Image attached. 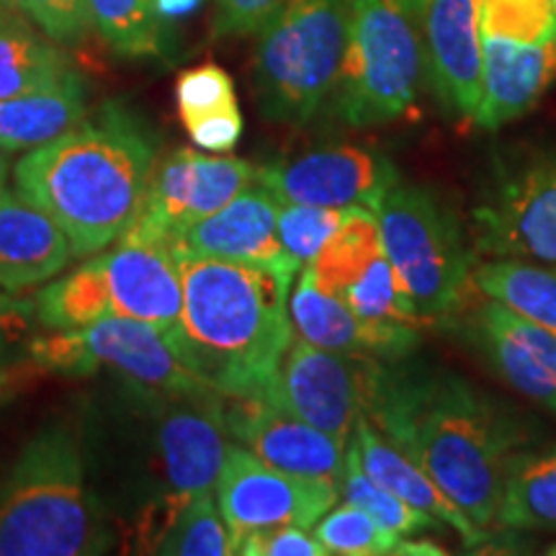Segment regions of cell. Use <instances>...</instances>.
<instances>
[{
	"mask_svg": "<svg viewBox=\"0 0 556 556\" xmlns=\"http://www.w3.org/2000/svg\"><path fill=\"white\" fill-rule=\"evenodd\" d=\"M16 9L58 45H75L93 29L88 0H16Z\"/></svg>",
	"mask_w": 556,
	"mask_h": 556,
	"instance_id": "cell-38",
	"label": "cell"
},
{
	"mask_svg": "<svg viewBox=\"0 0 556 556\" xmlns=\"http://www.w3.org/2000/svg\"><path fill=\"white\" fill-rule=\"evenodd\" d=\"M340 495L345 497V503L366 510L381 528L400 533V536H413V533L430 531V528H438V523H441L438 518L417 510L413 505L402 503L397 495H392L384 486L374 482V479L364 471V467H361L358 451L353 446V441H348L345 469L343 479H340Z\"/></svg>",
	"mask_w": 556,
	"mask_h": 556,
	"instance_id": "cell-30",
	"label": "cell"
},
{
	"mask_svg": "<svg viewBox=\"0 0 556 556\" xmlns=\"http://www.w3.org/2000/svg\"><path fill=\"white\" fill-rule=\"evenodd\" d=\"M283 0H222L214 34L217 37H248L258 34Z\"/></svg>",
	"mask_w": 556,
	"mask_h": 556,
	"instance_id": "cell-41",
	"label": "cell"
},
{
	"mask_svg": "<svg viewBox=\"0 0 556 556\" xmlns=\"http://www.w3.org/2000/svg\"><path fill=\"white\" fill-rule=\"evenodd\" d=\"M111 544L78 438L65 422L41 428L0 479V556H96Z\"/></svg>",
	"mask_w": 556,
	"mask_h": 556,
	"instance_id": "cell-4",
	"label": "cell"
},
{
	"mask_svg": "<svg viewBox=\"0 0 556 556\" xmlns=\"http://www.w3.org/2000/svg\"><path fill=\"white\" fill-rule=\"evenodd\" d=\"M80 336L90 374L99 366L114 368L144 397L193 392V389L206 387L176 356L168 338L148 323L109 315L88 328H80Z\"/></svg>",
	"mask_w": 556,
	"mask_h": 556,
	"instance_id": "cell-18",
	"label": "cell"
},
{
	"mask_svg": "<svg viewBox=\"0 0 556 556\" xmlns=\"http://www.w3.org/2000/svg\"><path fill=\"white\" fill-rule=\"evenodd\" d=\"M548 554H552V556H556V546H554V548H548Z\"/></svg>",
	"mask_w": 556,
	"mask_h": 556,
	"instance_id": "cell-47",
	"label": "cell"
},
{
	"mask_svg": "<svg viewBox=\"0 0 556 556\" xmlns=\"http://www.w3.org/2000/svg\"><path fill=\"white\" fill-rule=\"evenodd\" d=\"M37 377H41V368L26 356L0 366V405L24 392Z\"/></svg>",
	"mask_w": 556,
	"mask_h": 556,
	"instance_id": "cell-43",
	"label": "cell"
},
{
	"mask_svg": "<svg viewBox=\"0 0 556 556\" xmlns=\"http://www.w3.org/2000/svg\"><path fill=\"white\" fill-rule=\"evenodd\" d=\"M227 430L240 446L287 475L340 486L345 443L299 420L268 397H225Z\"/></svg>",
	"mask_w": 556,
	"mask_h": 556,
	"instance_id": "cell-16",
	"label": "cell"
},
{
	"mask_svg": "<svg viewBox=\"0 0 556 556\" xmlns=\"http://www.w3.org/2000/svg\"><path fill=\"white\" fill-rule=\"evenodd\" d=\"M482 101L475 127L497 131L520 119L556 83V39L523 45L482 34Z\"/></svg>",
	"mask_w": 556,
	"mask_h": 556,
	"instance_id": "cell-20",
	"label": "cell"
},
{
	"mask_svg": "<svg viewBox=\"0 0 556 556\" xmlns=\"http://www.w3.org/2000/svg\"><path fill=\"white\" fill-rule=\"evenodd\" d=\"M338 299L351 307L361 319L368 323H405V325H422L426 319L420 317L415 302L402 289L397 274L384 253L361 274L356 281L348 287Z\"/></svg>",
	"mask_w": 556,
	"mask_h": 556,
	"instance_id": "cell-32",
	"label": "cell"
},
{
	"mask_svg": "<svg viewBox=\"0 0 556 556\" xmlns=\"http://www.w3.org/2000/svg\"><path fill=\"white\" fill-rule=\"evenodd\" d=\"M155 554L170 556H227L235 539L222 518L214 492H201L178 510L168 531L157 541Z\"/></svg>",
	"mask_w": 556,
	"mask_h": 556,
	"instance_id": "cell-31",
	"label": "cell"
},
{
	"mask_svg": "<svg viewBox=\"0 0 556 556\" xmlns=\"http://www.w3.org/2000/svg\"><path fill=\"white\" fill-rule=\"evenodd\" d=\"M0 9H16V0H0Z\"/></svg>",
	"mask_w": 556,
	"mask_h": 556,
	"instance_id": "cell-45",
	"label": "cell"
},
{
	"mask_svg": "<svg viewBox=\"0 0 556 556\" xmlns=\"http://www.w3.org/2000/svg\"><path fill=\"white\" fill-rule=\"evenodd\" d=\"M420 37L426 83L448 116L475 124L482 101V0H402Z\"/></svg>",
	"mask_w": 556,
	"mask_h": 556,
	"instance_id": "cell-11",
	"label": "cell"
},
{
	"mask_svg": "<svg viewBox=\"0 0 556 556\" xmlns=\"http://www.w3.org/2000/svg\"><path fill=\"white\" fill-rule=\"evenodd\" d=\"M186 131H189L193 144L204 152H229L242 137V114L240 106H227L212 114L199 116V119L186 122Z\"/></svg>",
	"mask_w": 556,
	"mask_h": 556,
	"instance_id": "cell-40",
	"label": "cell"
},
{
	"mask_svg": "<svg viewBox=\"0 0 556 556\" xmlns=\"http://www.w3.org/2000/svg\"><path fill=\"white\" fill-rule=\"evenodd\" d=\"M176 106L184 124L212 114V111L238 106L235 83L227 70L214 62L184 70L176 80Z\"/></svg>",
	"mask_w": 556,
	"mask_h": 556,
	"instance_id": "cell-37",
	"label": "cell"
},
{
	"mask_svg": "<svg viewBox=\"0 0 556 556\" xmlns=\"http://www.w3.org/2000/svg\"><path fill=\"white\" fill-rule=\"evenodd\" d=\"M482 34L523 45L556 39L552 0H482Z\"/></svg>",
	"mask_w": 556,
	"mask_h": 556,
	"instance_id": "cell-35",
	"label": "cell"
},
{
	"mask_svg": "<svg viewBox=\"0 0 556 556\" xmlns=\"http://www.w3.org/2000/svg\"><path fill=\"white\" fill-rule=\"evenodd\" d=\"M384 364L374 356L325 351L299 338L291 340L266 397L299 420L348 443L371 405Z\"/></svg>",
	"mask_w": 556,
	"mask_h": 556,
	"instance_id": "cell-8",
	"label": "cell"
},
{
	"mask_svg": "<svg viewBox=\"0 0 556 556\" xmlns=\"http://www.w3.org/2000/svg\"><path fill=\"white\" fill-rule=\"evenodd\" d=\"M258 168L250 165L248 160L225 155H201L193 152V176H191V193L189 206H186V227L193 222L219 212L229 201L245 191L255 180Z\"/></svg>",
	"mask_w": 556,
	"mask_h": 556,
	"instance_id": "cell-33",
	"label": "cell"
},
{
	"mask_svg": "<svg viewBox=\"0 0 556 556\" xmlns=\"http://www.w3.org/2000/svg\"><path fill=\"white\" fill-rule=\"evenodd\" d=\"M157 448L168 495L191 500L214 492L229 451L225 397L214 389L157 394Z\"/></svg>",
	"mask_w": 556,
	"mask_h": 556,
	"instance_id": "cell-14",
	"label": "cell"
},
{
	"mask_svg": "<svg viewBox=\"0 0 556 556\" xmlns=\"http://www.w3.org/2000/svg\"><path fill=\"white\" fill-rule=\"evenodd\" d=\"M552 5H554V16H556V0H552Z\"/></svg>",
	"mask_w": 556,
	"mask_h": 556,
	"instance_id": "cell-48",
	"label": "cell"
},
{
	"mask_svg": "<svg viewBox=\"0 0 556 556\" xmlns=\"http://www.w3.org/2000/svg\"><path fill=\"white\" fill-rule=\"evenodd\" d=\"M67 73L65 54L52 39L39 37L16 9H0V101L50 86Z\"/></svg>",
	"mask_w": 556,
	"mask_h": 556,
	"instance_id": "cell-25",
	"label": "cell"
},
{
	"mask_svg": "<svg viewBox=\"0 0 556 556\" xmlns=\"http://www.w3.org/2000/svg\"><path fill=\"white\" fill-rule=\"evenodd\" d=\"M99 261L109 283L111 315L148 323L165 338L178 328L184 281L168 235L131 222Z\"/></svg>",
	"mask_w": 556,
	"mask_h": 556,
	"instance_id": "cell-12",
	"label": "cell"
},
{
	"mask_svg": "<svg viewBox=\"0 0 556 556\" xmlns=\"http://www.w3.org/2000/svg\"><path fill=\"white\" fill-rule=\"evenodd\" d=\"M3 294H5V291H3V289H0V296H3Z\"/></svg>",
	"mask_w": 556,
	"mask_h": 556,
	"instance_id": "cell-49",
	"label": "cell"
},
{
	"mask_svg": "<svg viewBox=\"0 0 556 556\" xmlns=\"http://www.w3.org/2000/svg\"><path fill=\"white\" fill-rule=\"evenodd\" d=\"M238 554L245 556H325V546L304 528L278 526L250 531L240 539Z\"/></svg>",
	"mask_w": 556,
	"mask_h": 556,
	"instance_id": "cell-39",
	"label": "cell"
},
{
	"mask_svg": "<svg viewBox=\"0 0 556 556\" xmlns=\"http://www.w3.org/2000/svg\"><path fill=\"white\" fill-rule=\"evenodd\" d=\"M426 83L420 37L402 0H353L332 109L366 129L409 116Z\"/></svg>",
	"mask_w": 556,
	"mask_h": 556,
	"instance_id": "cell-6",
	"label": "cell"
},
{
	"mask_svg": "<svg viewBox=\"0 0 556 556\" xmlns=\"http://www.w3.org/2000/svg\"><path fill=\"white\" fill-rule=\"evenodd\" d=\"M338 497L340 486L278 471L245 446H229L214 486V500L235 539V554L240 539L250 531L278 526L307 531Z\"/></svg>",
	"mask_w": 556,
	"mask_h": 556,
	"instance_id": "cell-10",
	"label": "cell"
},
{
	"mask_svg": "<svg viewBox=\"0 0 556 556\" xmlns=\"http://www.w3.org/2000/svg\"><path fill=\"white\" fill-rule=\"evenodd\" d=\"M278 208L276 193L255 178L219 212L173 235V250L178 258L232 261L296 278L302 266L278 240Z\"/></svg>",
	"mask_w": 556,
	"mask_h": 556,
	"instance_id": "cell-15",
	"label": "cell"
},
{
	"mask_svg": "<svg viewBox=\"0 0 556 556\" xmlns=\"http://www.w3.org/2000/svg\"><path fill=\"white\" fill-rule=\"evenodd\" d=\"M109 315V283L99 258L83 263L34 296V319L41 330H80Z\"/></svg>",
	"mask_w": 556,
	"mask_h": 556,
	"instance_id": "cell-28",
	"label": "cell"
},
{
	"mask_svg": "<svg viewBox=\"0 0 556 556\" xmlns=\"http://www.w3.org/2000/svg\"><path fill=\"white\" fill-rule=\"evenodd\" d=\"M86 119V86L70 70L50 86L0 101V152H26L52 142Z\"/></svg>",
	"mask_w": 556,
	"mask_h": 556,
	"instance_id": "cell-23",
	"label": "cell"
},
{
	"mask_svg": "<svg viewBox=\"0 0 556 556\" xmlns=\"http://www.w3.org/2000/svg\"><path fill=\"white\" fill-rule=\"evenodd\" d=\"M90 26L122 58H163L165 31L155 0H88Z\"/></svg>",
	"mask_w": 556,
	"mask_h": 556,
	"instance_id": "cell-29",
	"label": "cell"
},
{
	"mask_svg": "<svg viewBox=\"0 0 556 556\" xmlns=\"http://www.w3.org/2000/svg\"><path fill=\"white\" fill-rule=\"evenodd\" d=\"M348 208L281 204L278 208V240L299 266H307L345 219Z\"/></svg>",
	"mask_w": 556,
	"mask_h": 556,
	"instance_id": "cell-36",
	"label": "cell"
},
{
	"mask_svg": "<svg viewBox=\"0 0 556 556\" xmlns=\"http://www.w3.org/2000/svg\"><path fill=\"white\" fill-rule=\"evenodd\" d=\"M155 168V144L119 103L93 119L26 150L13 165V186L62 227L73 255L101 253L142 208Z\"/></svg>",
	"mask_w": 556,
	"mask_h": 556,
	"instance_id": "cell-2",
	"label": "cell"
},
{
	"mask_svg": "<svg viewBox=\"0 0 556 556\" xmlns=\"http://www.w3.org/2000/svg\"><path fill=\"white\" fill-rule=\"evenodd\" d=\"M3 173H5V163H3V152H0V178H3Z\"/></svg>",
	"mask_w": 556,
	"mask_h": 556,
	"instance_id": "cell-46",
	"label": "cell"
},
{
	"mask_svg": "<svg viewBox=\"0 0 556 556\" xmlns=\"http://www.w3.org/2000/svg\"><path fill=\"white\" fill-rule=\"evenodd\" d=\"M73 258L67 235L0 178V289L26 291L58 276Z\"/></svg>",
	"mask_w": 556,
	"mask_h": 556,
	"instance_id": "cell-21",
	"label": "cell"
},
{
	"mask_svg": "<svg viewBox=\"0 0 556 556\" xmlns=\"http://www.w3.org/2000/svg\"><path fill=\"white\" fill-rule=\"evenodd\" d=\"M294 281V294L289 296V317L294 325V336L312 345L400 364L420 343L417 325L361 319L343 299L317 287L309 263L299 268Z\"/></svg>",
	"mask_w": 556,
	"mask_h": 556,
	"instance_id": "cell-17",
	"label": "cell"
},
{
	"mask_svg": "<svg viewBox=\"0 0 556 556\" xmlns=\"http://www.w3.org/2000/svg\"><path fill=\"white\" fill-rule=\"evenodd\" d=\"M374 214L384 255L420 317L428 323L454 312L471 281L475 255L454 208L428 186L397 180Z\"/></svg>",
	"mask_w": 556,
	"mask_h": 556,
	"instance_id": "cell-7",
	"label": "cell"
},
{
	"mask_svg": "<svg viewBox=\"0 0 556 556\" xmlns=\"http://www.w3.org/2000/svg\"><path fill=\"white\" fill-rule=\"evenodd\" d=\"M471 281L486 299L556 332V268L500 258L479 266Z\"/></svg>",
	"mask_w": 556,
	"mask_h": 556,
	"instance_id": "cell-26",
	"label": "cell"
},
{
	"mask_svg": "<svg viewBox=\"0 0 556 556\" xmlns=\"http://www.w3.org/2000/svg\"><path fill=\"white\" fill-rule=\"evenodd\" d=\"M315 539L328 554L381 556L397 554L402 536L381 528L377 520L356 505H340L325 513L315 523Z\"/></svg>",
	"mask_w": 556,
	"mask_h": 556,
	"instance_id": "cell-34",
	"label": "cell"
},
{
	"mask_svg": "<svg viewBox=\"0 0 556 556\" xmlns=\"http://www.w3.org/2000/svg\"><path fill=\"white\" fill-rule=\"evenodd\" d=\"M206 0H155V13L163 24L165 31H170L173 26H178L180 21L191 18L193 13H199L201 5Z\"/></svg>",
	"mask_w": 556,
	"mask_h": 556,
	"instance_id": "cell-44",
	"label": "cell"
},
{
	"mask_svg": "<svg viewBox=\"0 0 556 556\" xmlns=\"http://www.w3.org/2000/svg\"><path fill=\"white\" fill-rule=\"evenodd\" d=\"M381 253L384 245H381L377 214L366 206H351L340 227L319 248L309 268L319 289L340 296Z\"/></svg>",
	"mask_w": 556,
	"mask_h": 556,
	"instance_id": "cell-27",
	"label": "cell"
},
{
	"mask_svg": "<svg viewBox=\"0 0 556 556\" xmlns=\"http://www.w3.org/2000/svg\"><path fill=\"white\" fill-rule=\"evenodd\" d=\"M364 417L471 523H495L507 462L528 441L510 407L456 374L384 364Z\"/></svg>",
	"mask_w": 556,
	"mask_h": 556,
	"instance_id": "cell-1",
	"label": "cell"
},
{
	"mask_svg": "<svg viewBox=\"0 0 556 556\" xmlns=\"http://www.w3.org/2000/svg\"><path fill=\"white\" fill-rule=\"evenodd\" d=\"M469 338L507 384L556 415V332L490 299L471 315Z\"/></svg>",
	"mask_w": 556,
	"mask_h": 556,
	"instance_id": "cell-19",
	"label": "cell"
},
{
	"mask_svg": "<svg viewBox=\"0 0 556 556\" xmlns=\"http://www.w3.org/2000/svg\"><path fill=\"white\" fill-rule=\"evenodd\" d=\"M353 0H283L258 31L253 90L261 114L304 127L332 99Z\"/></svg>",
	"mask_w": 556,
	"mask_h": 556,
	"instance_id": "cell-5",
	"label": "cell"
},
{
	"mask_svg": "<svg viewBox=\"0 0 556 556\" xmlns=\"http://www.w3.org/2000/svg\"><path fill=\"white\" fill-rule=\"evenodd\" d=\"M255 178L281 204L366 206L371 212H377L384 193L400 180L397 168L384 155L356 144L304 152L296 160L258 168Z\"/></svg>",
	"mask_w": 556,
	"mask_h": 556,
	"instance_id": "cell-13",
	"label": "cell"
},
{
	"mask_svg": "<svg viewBox=\"0 0 556 556\" xmlns=\"http://www.w3.org/2000/svg\"><path fill=\"white\" fill-rule=\"evenodd\" d=\"M497 523L516 531H556V443L513 454L505 469Z\"/></svg>",
	"mask_w": 556,
	"mask_h": 556,
	"instance_id": "cell-24",
	"label": "cell"
},
{
	"mask_svg": "<svg viewBox=\"0 0 556 556\" xmlns=\"http://www.w3.org/2000/svg\"><path fill=\"white\" fill-rule=\"evenodd\" d=\"M351 441L358 451V462L366 475L377 484L384 486V490L392 492V495H397L402 503L413 505L417 510L438 518L441 523L451 526L467 546H479L484 544V541H490L486 528L471 523V520L443 495L441 486L417 467L415 462H409L400 448H394L392 443L366 420V417H361L356 422Z\"/></svg>",
	"mask_w": 556,
	"mask_h": 556,
	"instance_id": "cell-22",
	"label": "cell"
},
{
	"mask_svg": "<svg viewBox=\"0 0 556 556\" xmlns=\"http://www.w3.org/2000/svg\"><path fill=\"white\" fill-rule=\"evenodd\" d=\"M471 217L479 253L556 268V152L507 170Z\"/></svg>",
	"mask_w": 556,
	"mask_h": 556,
	"instance_id": "cell-9",
	"label": "cell"
},
{
	"mask_svg": "<svg viewBox=\"0 0 556 556\" xmlns=\"http://www.w3.org/2000/svg\"><path fill=\"white\" fill-rule=\"evenodd\" d=\"M184 312L168 336L176 356L222 397H266L294 325V278L214 258H178Z\"/></svg>",
	"mask_w": 556,
	"mask_h": 556,
	"instance_id": "cell-3",
	"label": "cell"
},
{
	"mask_svg": "<svg viewBox=\"0 0 556 556\" xmlns=\"http://www.w3.org/2000/svg\"><path fill=\"white\" fill-rule=\"evenodd\" d=\"M34 319V302L26 299L0 296V366L26 356V336H29Z\"/></svg>",
	"mask_w": 556,
	"mask_h": 556,
	"instance_id": "cell-42",
	"label": "cell"
}]
</instances>
